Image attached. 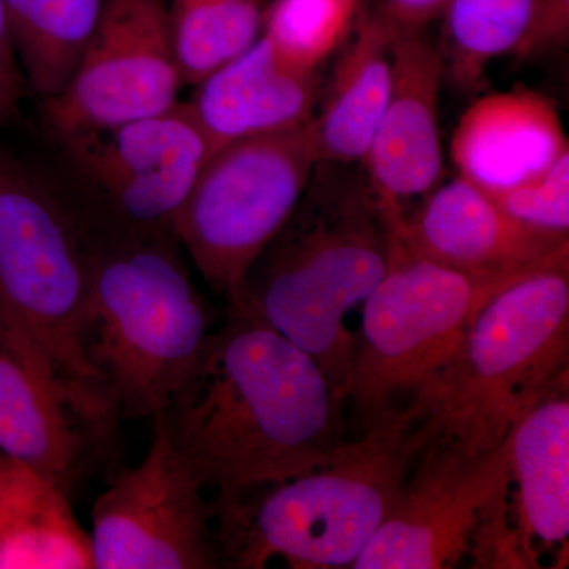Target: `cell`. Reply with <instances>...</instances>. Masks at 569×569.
I'll return each instance as SVG.
<instances>
[{
	"label": "cell",
	"mask_w": 569,
	"mask_h": 569,
	"mask_svg": "<svg viewBox=\"0 0 569 569\" xmlns=\"http://www.w3.org/2000/svg\"><path fill=\"white\" fill-rule=\"evenodd\" d=\"M342 400L316 359L242 307H227L159 411L176 451L213 498L284 481L343 443Z\"/></svg>",
	"instance_id": "6da1fadb"
},
{
	"label": "cell",
	"mask_w": 569,
	"mask_h": 569,
	"mask_svg": "<svg viewBox=\"0 0 569 569\" xmlns=\"http://www.w3.org/2000/svg\"><path fill=\"white\" fill-rule=\"evenodd\" d=\"M351 164L318 162L305 194L247 272L234 305L316 359L346 402L355 336L346 317L376 290L395 213Z\"/></svg>",
	"instance_id": "7a4b0ae2"
},
{
	"label": "cell",
	"mask_w": 569,
	"mask_h": 569,
	"mask_svg": "<svg viewBox=\"0 0 569 569\" xmlns=\"http://www.w3.org/2000/svg\"><path fill=\"white\" fill-rule=\"evenodd\" d=\"M343 441L328 462L284 481L213 498L219 568H351L395 507L425 438L413 408Z\"/></svg>",
	"instance_id": "3957f363"
},
{
	"label": "cell",
	"mask_w": 569,
	"mask_h": 569,
	"mask_svg": "<svg viewBox=\"0 0 569 569\" xmlns=\"http://www.w3.org/2000/svg\"><path fill=\"white\" fill-rule=\"evenodd\" d=\"M89 239L82 351L121 419L152 418L212 335L173 233Z\"/></svg>",
	"instance_id": "277c9868"
},
{
	"label": "cell",
	"mask_w": 569,
	"mask_h": 569,
	"mask_svg": "<svg viewBox=\"0 0 569 569\" xmlns=\"http://www.w3.org/2000/svg\"><path fill=\"white\" fill-rule=\"evenodd\" d=\"M569 254L489 299L415 403L422 448L479 456L500 447L568 377Z\"/></svg>",
	"instance_id": "5b68a950"
},
{
	"label": "cell",
	"mask_w": 569,
	"mask_h": 569,
	"mask_svg": "<svg viewBox=\"0 0 569 569\" xmlns=\"http://www.w3.org/2000/svg\"><path fill=\"white\" fill-rule=\"evenodd\" d=\"M523 276L475 274L427 260L403 244L392 220L388 269L362 302L348 373L346 399L361 427L413 407L482 306Z\"/></svg>",
	"instance_id": "8992f818"
},
{
	"label": "cell",
	"mask_w": 569,
	"mask_h": 569,
	"mask_svg": "<svg viewBox=\"0 0 569 569\" xmlns=\"http://www.w3.org/2000/svg\"><path fill=\"white\" fill-rule=\"evenodd\" d=\"M88 279L73 200L0 144V310L67 376L107 397L82 351Z\"/></svg>",
	"instance_id": "52a82bcc"
},
{
	"label": "cell",
	"mask_w": 569,
	"mask_h": 569,
	"mask_svg": "<svg viewBox=\"0 0 569 569\" xmlns=\"http://www.w3.org/2000/svg\"><path fill=\"white\" fill-rule=\"evenodd\" d=\"M318 153L309 122L213 149L173 233L213 293L227 306L247 272L305 194Z\"/></svg>",
	"instance_id": "ba28073f"
},
{
	"label": "cell",
	"mask_w": 569,
	"mask_h": 569,
	"mask_svg": "<svg viewBox=\"0 0 569 569\" xmlns=\"http://www.w3.org/2000/svg\"><path fill=\"white\" fill-rule=\"evenodd\" d=\"M507 440L479 456L422 448L356 569L523 568L509 526Z\"/></svg>",
	"instance_id": "9c48e42d"
},
{
	"label": "cell",
	"mask_w": 569,
	"mask_h": 569,
	"mask_svg": "<svg viewBox=\"0 0 569 569\" xmlns=\"http://www.w3.org/2000/svg\"><path fill=\"white\" fill-rule=\"evenodd\" d=\"M59 144L91 193L89 203L74 204L89 238L173 233L213 151L189 102Z\"/></svg>",
	"instance_id": "30bf717a"
},
{
	"label": "cell",
	"mask_w": 569,
	"mask_h": 569,
	"mask_svg": "<svg viewBox=\"0 0 569 569\" xmlns=\"http://www.w3.org/2000/svg\"><path fill=\"white\" fill-rule=\"evenodd\" d=\"M119 418L0 310V455L24 463L73 498L114 475Z\"/></svg>",
	"instance_id": "8fae6325"
},
{
	"label": "cell",
	"mask_w": 569,
	"mask_h": 569,
	"mask_svg": "<svg viewBox=\"0 0 569 569\" xmlns=\"http://www.w3.org/2000/svg\"><path fill=\"white\" fill-rule=\"evenodd\" d=\"M152 418L146 458L119 468L93 501V569L219 568L212 500Z\"/></svg>",
	"instance_id": "7c38bea8"
},
{
	"label": "cell",
	"mask_w": 569,
	"mask_h": 569,
	"mask_svg": "<svg viewBox=\"0 0 569 569\" xmlns=\"http://www.w3.org/2000/svg\"><path fill=\"white\" fill-rule=\"evenodd\" d=\"M183 86L163 0H107L66 88L43 103L56 141L171 110Z\"/></svg>",
	"instance_id": "4fadbf2b"
},
{
	"label": "cell",
	"mask_w": 569,
	"mask_h": 569,
	"mask_svg": "<svg viewBox=\"0 0 569 569\" xmlns=\"http://www.w3.org/2000/svg\"><path fill=\"white\" fill-rule=\"evenodd\" d=\"M395 228L411 252L475 274H529L569 254V236L516 222L462 176L436 187L413 216L397 212Z\"/></svg>",
	"instance_id": "5bb4252c"
},
{
	"label": "cell",
	"mask_w": 569,
	"mask_h": 569,
	"mask_svg": "<svg viewBox=\"0 0 569 569\" xmlns=\"http://www.w3.org/2000/svg\"><path fill=\"white\" fill-rule=\"evenodd\" d=\"M443 78L440 51L425 29L396 33L391 96L362 160L373 192L392 211L403 212L402 201L427 197L443 176L438 127Z\"/></svg>",
	"instance_id": "9a60e30c"
},
{
	"label": "cell",
	"mask_w": 569,
	"mask_h": 569,
	"mask_svg": "<svg viewBox=\"0 0 569 569\" xmlns=\"http://www.w3.org/2000/svg\"><path fill=\"white\" fill-rule=\"evenodd\" d=\"M568 151L556 104L529 89L479 97L451 141L459 176L490 194L533 181Z\"/></svg>",
	"instance_id": "2e32d148"
},
{
	"label": "cell",
	"mask_w": 569,
	"mask_h": 569,
	"mask_svg": "<svg viewBox=\"0 0 569 569\" xmlns=\"http://www.w3.org/2000/svg\"><path fill=\"white\" fill-rule=\"evenodd\" d=\"M197 88L189 104L212 149L302 126L320 99L317 71L288 61L264 33Z\"/></svg>",
	"instance_id": "e0dca14e"
},
{
	"label": "cell",
	"mask_w": 569,
	"mask_h": 569,
	"mask_svg": "<svg viewBox=\"0 0 569 569\" xmlns=\"http://www.w3.org/2000/svg\"><path fill=\"white\" fill-rule=\"evenodd\" d=\"M561 378L515 422L508 445L515 530L523 567L539 549L567 548L569 535V383Z\"/></svg>",
	"instance_id": "ac0fdd59"
},
{
	"label": "cell",
	"mask_w": 569,
	"mask_h": 569,
	"mask_svg": "<svg viewBox=\"0 0 569 569\" xmlns=\"http://www.w3.org/2000/svg\"><path fill=\"white\" fill-rule=\"evenodd\" d=\"M396 33L376 11L359 13L323 103L309 121L320 162L365 160L391 96Z\"/></svg>",
	"instance_id": "d6986e66"
},
{
	"label": "cell",
	"mask_w": 569,
	"mask_h": 569,
	"mask_svg": "<svg viewBox=\"0 0 569 569\" xmlns=\"http://www.w3.org/2000/svg\"><path fill=\"white\" fill-rule=\"evenodd\" d=\"M0 568L93 569L91 538L74 519L70 498L2 455Z\"/></svg>",
	"instance_id": "ffe728a7"
},
{
	"label": "cell",
	"mask_w": 569,
	"mask_h": 569,
	"mask_svg": "<svg viewBox=\"0 0 569 569\" xmlns=\"http://www.w3.org/2000/svg\"><path fill=\"white\" fill-rule=\"evenodd\" d=\"M107 0H2L31 92L41 102L66 88Z\"/></svg>",
	"instance_id": "44dd1931"
},
{
	"label": "cell",
	"mask_w": 569,
	"mask_h": 569,
	"mask_svg": "<svg viewBox=\"0 0 569 569\" xmlns=\"http://www.w3.org/2000/svg\"><path fill=\"white\" fill-rule=\"evenodd\" d=\"M538 0H449L438 44L445 78L473 91L486 67L522 51L537 18Z\"/></svg>",
	"instance_id": "7402d4cb"
},
{
	"label": "cell",
	"mask_w": 569,
	"mask_h": 569,
	"mask_svg": "<svg viewBox=\"0 0 569 569\" xmlns=\"http://www.w3.org/2000/svg\"><path fill=\"white\" fill-rule=\"evenodd\" d=\"M269 0H174L170 9L183 86L233 61L263 36Z\"/></svg>",
	"instance_id": "603a6c76"
},
{
	"label": "cell",
	"mask_w": 569,
	"mask_h": 569,
	"mask_svg": "<svg viewBox=\"0 0 569 569\" xmlns=\"http://www.w3.org/2000/svg\"><path fill=\"white\" fill-rule=\"evenodd\" d=\"M361 13V0H272L263 33L288 61L317 71L346 43Z\"/></svg>",
	"instance_id": "cb8c5ba5"
},
{
	"label": "cell",
	"mask_w": 569,
	"mask_h": 569,
	"mask_svg": "<svg viewBox=\"0 0 569 569\" xmlns=\"http://www.w3.org/2000/svg\"><path fill=\"white\" fill-rule=\"evenodd\" d=\"M490 197L501 211L531 230L569 236V151L533 181Z\"/></svg>",
	"instance_id": "d4e9b609"
},
{
	"label": "cell",
	"mask_w": 569,
	"mask_h": 569,
	"mask_svg": "<svg viewBox=\"0 0 569 569\" xmlns=\"http://www.w3.org/2000/svg\"><path fill=\"white\" fill-rule=\"evenodd\" d=\"M29 89L13 37H11L6 10L0 0V127L11 126L21 118Z\"/></svg>",
	"instance_id": "484cf974"
},
{
	"label": "cell",
	"mask_w": 569,
	"mask_h": 569,
	"mask_svg": "<svg viewBox=\"0 0 569 569\" xmlns=\"http://www.w3.org/2000/svg\"><path fill=\"white\" fill-rule=\"evenodd\" d=\"M569 0H538L537 18L520 56L561 43L568 36Z\"/></svg>",
	"instance_id": "4316f807"
},
{
	"label": "cell",
	"mask_w": 569,
	"mask_h": 569,
	"mask_svg": "<svg viewBox=\"0 0 569 569\" xmlns=\"http://www.w3.org/2000/svg\"><path fill=\"white\" fill-rule=\"evenodd\" d=\"M449 0H381L376 10L387 24L400 31H419L443 13Z\"/></svg>",
	"instance_id": "83f0119b"
}]
</instances>
